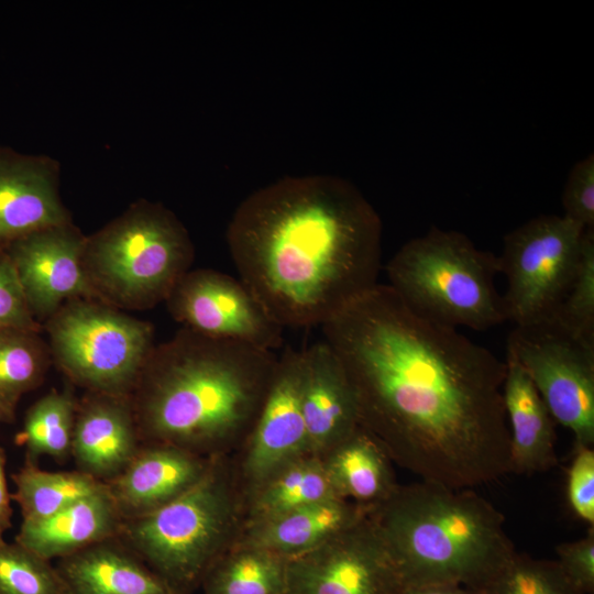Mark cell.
Listing matches in <instances>:
<instances>
[{
	"mask_svg": "<svg viewBox=\"0 0 594 594\" xmlns=\"http://www.w3.org/2000/svg\"><path fill=\"white\" fill-rule=\"evenodd\" d=\"M165 304L173 319L204 336L268 351L282 344L284 328L270 317L241 279L228 274L190 268Z\"/></svg>",
	"mask_w": 594,
	"mask_h": 594,
	"instance_id": "7c38bea8",
	"label": "cell"
},
{
	"mask_svg": "<svg viewBox=\"0 0 594 594\" xmlns=\"http://www.w3.org/2000/svg\"><path fill=\"white\" fill-rule=\"evenodd\" d=\"M12 417V414L6 410L2 406H0V421H4L7 419H10Z\"/></svg>",
	"mask_w": 594,
	"mask_h": 594,
	"instance_id": "74e56055",
	"label": "cell"
},
{
	"mask_svg": "<svg viewBox=\"0 0 594 594\" xmlns=\"http://www.w3.org/2000/svg\"><path fill=\"white\" fill-rule=\"evenodd\" d=\"M481 594H581L565 579L556 560L518 552Z\"/></svg>",
	"mask_w": 594,
	"mask_h": 594,
	"instance_id": "f546056e",
	"label": "cell"
},
{
	"mask_svg": "<svg viewBox=\"0 0 594 594\" xmlns=\"http://www.w3.org/2000/svg\"><path fill=\"white\" fill-rule=\"evenodd\" d=\"M406 586L483 591L515 556L504 515L473 488L421 481L398 485L367 509Z\"/></svg>",
	"mask_w": 594,
	"mask_h": 594,
	"instance_id": "277c9868",
	"label": "cell"
},
{
	"mask_svg": "<svg viewBox=\"0 0 594 594\" xmlns=\"http://www.w3.org/2000/svg\"><path fill=\"white\" fill-rule=\"evenodd\" d=\"M66 594H177L114 537L59 559Z\"/></svg>",
	"mask_w": 594,
	"mask_h": 594,
	"instance_id": "ffe728a7",
	"label": "cell"
},
{
	"mask_svg": "<svg viewBox=\"0 0 594 594\" xmlns=\"http://www.w3.org/2000/svg\"><path fill=\"white\" fill-rule=\"evenodd\" d=\"M20 330L38 333L42 324L32 316L14 266L0 246V331Z\"/></svg>",
	"mask_w": 594,
	"mask_h": 594,
	"instance_id": "1f68e13d",
	"label": "cell"
},
{
	"mask_svg": "<svg viewBox=\"0 0 594 594\" xmlns=\"http://www.w3.org/2000/svg\"><path fill=\"white\" fill-rule=\"evenodd\" d=\"M122 516L107 487L58 513L23 521L16 543L51 561L118 536Z\"/></svg>",
	"mask_w": 594,
	"mask_h": 594,
	"instance_id": "44dd1931",
	"label": "cell"
},
{
	"mask_svg": "<svg viewBox=\"0 0 594 594\" xmlns=\"http://www.w3.org/2000/svg\"><path fill=\"white\" fill-rule=\"evenodd\" d=\"M194 256L180 220L141 199L86 235L81 264L96 299L123 311L145 310L166 300Z\"/></svg>",
	"mask_w": 594,
	"mask_h": 594,
	"instance_id": "5b68a950",
	"label": "cell"
},
{
	"mask_svg": "<svg viewBox=\"0 0 594 594\" xmlns=\"http://www.w3.org/2000/svg\"><path fill=\"white\" fill-rule=\"evenodd\" d=\"M570 509L583 522L594 527V449L574 448L566 479Z\"/></svg>",
	"mask_w": 594,
	"mask_h": 594,
	"instance_id": "836d02e7",
	"label": "cell"
},
{
	"mask_svg": "<svg viewBox=\"0 0 594 594\" xmlns=\"http://www.w3.org/2000/svg\"><path fill=\"white\" fill-rule=\"evenodd\" d=\"M405 587L367 513L318 547L287 559L285 594H400Z\"/></svg>",
	"mask_w": 594,
	"mask_h": 594,
	"instance_id": "8fae6325",
	"label": "cell"
},
{
	"mask_svg": "<svg viewBox=\"0 0 594 594\" xmlns=\"http://www.w3.org/2000/svg\"><path fill=\"white\" fill-rule=\"evenodd\" d=\"M558 563L568 582L581 594L594 592V528L582 539L556 547Z\"/></svg>",
	"mask_w": 594,
	"mask_h": 594,
	"instance_id": "e575fe53",
	"label": "cell"
},
{
	"mask_svg": "<svg viewBox=\"0 0 594 594\" xmlns=\"http://www.w3.org/2000/svg\"><path fill=\"white\" fill-rule=\"evenodd\" d=\"M76 403L69 392L52 391L29 410L23 442L32 455L62 458L70 452Z\"/></svg>",
	"mask_w": 594,
	"mask_h": 594,
	"instance_id": "83f0119b",
	"label": "cell"
},
{
	"mask_svg": "<svg viewBox=\"0 0 594 594\" xmlns=\"http://www.w3.org/2000/svg\"><path fill=\"white\" fill-rule=\"evenodd\" d=\"M573 334L594 341V229H586L572 285L551 317Z\"/></svg>",
	"mask_w": 594,
	"mask_h": 594,
	"instance_id": "4dcf8cb0",
	"label": "cell"
},
{
	"mask_svg": "<svg viewBox=\"0 0 594 594\" xmlns=\"http://www.w3.org/2000/svg\"><path fill=\"white\" fill-rule=\"evenodd\" d=\"M277 360L273 351L183 327L153 346L130 395L139 436L191 452L248 436Z\"/></svg>",
	"mask_w": 594,
	"mask_h": 594,
	"instance_id": "3957f363",
	"label": "cell"
},
{
	"mask_svg": "<svg viewBox=\"0 0 594 594\" xmlns=\"http://www.w3.org/2000/svg\"><path fill=\"white\" fill-rule=\"evenodd\" d=\"M14 482L23 521L50 517L106 487V483L80 471L53 472L34 465L21 469Z\"/></svg>",
	"mask_w": 594,
	"mask_h": 594,
	"instance_id": "484cf974",
	"label": "cell"
},
{
	"mask_svg": "<svg viewBox=\"0 0 594 594\" xmlns=\"http://www.w3.org/2000/svg\"><path fill=\"white\" fill-rule=\"evenodd\" d=\"M507 351L528 374L554 421L573 433L574 448H593L594 341L550 318L515 326Z\"/></svg>",
	"mask_w": 594,
	"mask_h": 594,
	"instance_id": "30bf717a",
	"label": "cell"
},
{
	"mask_svg": "<svg viewBox=\"0 0 594 594\" xmlns=\"http://www.w3.org/2000/svg\"><path fill=\"white\" fill-rule=\"evenodd\" d=\"M85 239L68 222L36 230L3 246L38 323H44L68 300L96 299L81 264Z\"/></svg>",
	"mask_w": 594,
	"mask_h": 594,
	"instance_id": "4fadbf2b",
	"label": "cell"
},
{
	"mask_svg": "<svg viewBox=\"0 0 594 594\" xmlns=\"http://www.w3.org/2000/svg\"><path fill=\"white\" fill-rule=\"evenodd\" d=\"M139 438L130 397L89 392L76 407L70 453L78 471L107 483L135 457Z\"/></svg>",
	"mask_w": 594,
	"mask_h": 594,
	"instance_id": "e0dca14e",
	"label": "cell"
},
{
	"mask_svg": "<svg viewBox=\"0 0 594 594\" xmlns=\"http://www.w3.org/2000/svg\"><path fill=\"white\" fill-rule=\"evenodd\" d=\"M304 354L286 349L248 438L243 464L252 488L287 463L308 453L301 410Z\"/></svg>",
	"mask_w": 594,
	"mask_h": 594,
	"instance_id": "5bb4252c",
	"label": "cell"
},
{
	"mask_svg": "<svg viewBox=\"0 0 594 594\" xmlns=\"http://www.w3.org/2000/svg\"><path fill=\"white\" fill-rule=\"evenodd\" d=\"M584 231L564 216L542 215L505 235L498 265L507 320L529 326L556 314L574 279Z\"/></svg>",
	"mask_w": 594,
	"mask_h": 594,
	"instance_id": "9c48e42d",
	"label": "cell"
},
{
	"mask_svg": "<svg viewBox=\"0 0 594 594\" xmlns=\"http://www.w3.org/2000/svg\"><path fill=\"white\" fill-rule=\"evenodd\" d=\"M322 460L338 496L364 508L382 503L398 486L386 450L361 426Z\"/></svg>",
	"mask_w": 594,
	"mask_h": 594,
	"instance_id": "603a6c76",
	"label": "cell"
},
{
	"mask_svg": "<svg viewBox=\"0 0 594 594\" xmlns=\"http://www.w3.org/2000/svg\"><path fill=\"white\" fill-rule=\"evenodd\" d=\"M366 513L352 502L329 498L250 524L240 541L292 558L318 547Z\"/></svg>",
	"mask_w": 594,
	"mask_h": 594,
	"instance_id": "7402d4cb",
	"label": "cell"
},
{
	"mask_svg": "<svg viewBox=\"0 0 594 594\" xmlns=\"http://www.w3.org/2000/svg\"><path fill=\"white\" fill-rule=\"evenodd\" d=\"M11 507L4 472V458L0 450V541L10 527Z\"/></svg>",
	"mask_w": 594,
	"mask_h": 594,
	"instance_id": "8d00e7d4",
	"label": "cell"
},
{
	"mask_svg": "<svg viewBox=\"0 0 594 594\" xmlns=\"http://www.w3.org/2000/svg\"><path fill=\"white\" fill-rule=\"evenodd\" d=\"M400 594H481V591L457 584H426L406 586Z\"/></svg>",
	"mask_w": 594,
	"mask_h": 594,
	"instance_id": "d590c367",
	"label": "cell"
},
{
	"mask_svg": "<svg viewBox=\"0 0 594 594\" xmlns=\"http://www.w3.org/2000/svg\"><path fill=\"white\" fill-rule=\"evenodd\" d=\"M226 237L240 279L283 328L322 326L378 284L381 218L338 176H285L255 190Z\"/></svg>",
	"mask_w": 594,
	"mask_h": 594,
	"instance_id": "7a4b0ae2",
	"label": "cell"
},
{
	"mask_svg": "<svg viewBox=\"0 0 594 594\" xmlns=\"http://www.w3.org/2000/svg\"><path fill=\"white\" fill-rule=\"evenodd\" d=\"M359 424L421 481L474 488L510 473L506 363L377 284L322 326Z\"/></svg>",
	"mask_w": 594,
	"mask_h": 594,
	"instance_id": "6da1fadb",
	"label": "cell"
},
{
	"mask_svg": "<svg viewBox=\"0 0 594 594\" xmlns=\"http://www.w3.org/2000/svg\"><path fill=\"white\" fill-rule=\"evenodd\" d=\"M503 402L509 431L510 473L534 474L557 465L554 419L530 377L507 351Z\"/></svg>",
	"mask_w": 594,
	"mask_h": 594,
	"instance_id": "d6986e66",
	"label": "cell"
},
{
	"mask_svg": "<svg viewBox=\"0 0 594 594\" xmlns=\"http://www.w3.org/2000/svg\"><path fill=\"white\" fill-rule=\"evenodd\" d=\"M52 360L36 332L0 331V406L13 413L19 398L37 386Z\"/></svg>",
	"mask_w": 594,
	"mask_h": 594,
	"instance_id": "4316f807",
	"label": "cell"
},
{
	"mask_svg": "<svg viewBox=\"0 0 594 594\" xmlns=\"http://www.w3.org/2000/svg\"><path fill=\"white\" fill-rule=\"evenodd\" d=\"M287 559L239 541L209 568L204 594H285Z\"/></svg>",
	"mask_w": 594,
	"mask_h": 594,
	"instance_id": "d4e9b609",
	"label": "cell"
},
{
	"mask_svg": "<svg viewBox=\"0 0 594 594\" xmlns=\"http://www.w3.org/2000/svg\"><path fill=\"white\" fill-rule=\"evenodd\" d=\"M301 410L308 453L322 458L359 426L353 389L326 341L302 350Z\"/></svg>",
	"mask_w": 594,
	"mask_h": 594,
	"instance_id": "2e32d148",
	"label": "cell"
},
{
	"mask_svg": "<svg viewBox=\"0 0 594 594\" xmlns=\"http://www.w3.org/2000/svg\"><path fill=\"white\" fill-rule=\"evenodd\" d=\"M252 491L248 525L271 519L312 503L339 497L322 458L311 454L287 463Z\"/></svg>",
	"mask_w": 594,
	"mask_h": 594,
	"instance_id": "cb8c5ba5",
	"label": "cell"
},
{
	"mask_svg": "<svg viewBox=\"0 0 594 594\" xmlns=\"http://www.w3.org/2000/svg\"><path fill=\"white\" fill-rule=\"evenodd\" d=\"M208 465L189 450L152 443L139 450L125 469L106 484L125 519L178 497L204 475Z\"/></svg>",
	"mask_w": 594,
	"mask_h": 594,
	"instance_id": "ac0fdd59",
	"label": "cell"
},
{
	"mask_svg": "<svg viewBox=\"0 0 594 594\" xmlns=\"http://www.w3.org/2000/svg\"><path fill=\"white\" fill-rule=\"evenodd\" d=\"M0 594H66L50 561L19 543L0 541Z\"/></svg>",
	"mask_w": 594,
	"mask_h": 594,
	"instance_id": "f1b7e54d",
	"label": "cell"
},
{
	"mask_svg": "<svg viewBox=\"0 0 594 594\" xmlns=\"http://www.w3.org/2000/svg\"><path fill=\"white\" fill-rule=\"evenodd\" d=\"M44 328L53 361L90 393L130 397L154 346L150 322L98 299L68 300Z\"/></svg>",
	"mask_w": 594,
	"mask_h": 594,
	"instance_id": "ba28073f",
	"label": "cell"
},
{
	"mask_svg": "<svg viewBox=\"0 0 594 594\" xmlns=\"http://www.w3.org/2000/svg\"><path fill=\"white\" fill-rule=\"evenodd\" d=\"M498 273V256L461 232L439 228L406 242L386 265L387 285L417 316L477 331L507 321Z\"/></svg>",
	"mask_w": 594,
	"mask_h": 594,
	"instance_id": "8992f818",
	"label": "cell"
},
{
	"mask_svg": "<svg viewBox=\"0 0 594 594\" xmlns=\"http://www.w3.org/2000/svg\"><path fill=\"white\" fill-rule=\"evenodd\" d=\"M58 162L0 146V246L72 222L59 195Z\"/></svg>",
	"mask_w": 594,
	"mask_h": 594,
	"instance_id": "9a60e30c",
	"label": "cell"
},
{
	"mask_svg": "<svg viewBox=\"0 0 594 594\" xmlns=\"http://www.w3.org/2000/svg\"><path fill=\"white\" fill-rule=\"evenodd\" d=\"M563 216L583 228L594 229V155L578 162L569 173L562 195Z\"/></svg>",
	"mask_w": 594,
	"mask_h": 594,
	"instance_id": "d6a6232c",
	"label": "cell"
},
{
	"mask_svg": "<svg viewBox=\"0 0 594 594\" xmlns=\"http://www.w3.org/2000/svg\"><path fill=\"white\" fill-rule=\"evenodd\" d=\"M237 512L227 474L218 464H209L178 497L123 519L118 536L177 594H184L228 549Z\"/></svg>",
	"mask_w": 594,
	"mask_h": 594,
	"instance_id": "52a82bcc",
	"label": "cell"
}]
</instances>
